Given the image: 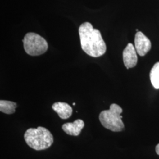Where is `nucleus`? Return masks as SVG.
I'll return each instance as SVG.
<instances>
[{
    "label": "nucleus",
    "mask_w": 159,
    "mask_h": 159,
    "mask_svg": "<svg viewBox=\"0 0 159 159\" xmlns=\"http://www.w3.org/2000/svg\"><path fill=\"white\" fill-rule=\"evenodd\" d=\"M134 44L137 52L140 56H144L150 50V40L141 31L137 32L134 38Z\"/></svg>",
    "instance_id": "obj_5"
},
{
    "label": "nucleus",
    "mask_w": 159,
    "mask_h": 159,
    "mask_svg": "<svg viewBox=\"0 0 159 159\" xmlns=\"http://www.w3.org/2000/svg\"><path fill=\"white\" fill-rule=\"evenodd\" d=\"M150 79L154 87L156 89H159V62L156 63L152 68Z\"/></svg>",
    "instance_id": "obj_10"
},
{
    "label": "nucleus",
    "mask_w": 159,
    "mask_h": 159,
    "mask_svg": "<svg viewBox=\"0 0 159 159\" xmlns=\"http://www.w3.org/2000/svg\"><path fill=\"white\" fill-rule=\"evenodd\" d=\"M137 51L134 46L129 43L123 52L124 64L127 69L133 68L136 66L137 63Z\"/></svg>",
    "instance_id": "obj_6"
},
{
    "label": "nucleus",
    "mask_w": 159,
    "mask_h": 159,
    "mask_svg": "<svg viewBox=\"0 0 159 159\" xmlns=\"http://www.w3.org/2000/svg\"><path fill=\"white\" fill-rule=\"evenodd\" d=\"M136 31L137 32H138V31H139V30H138V29H136Z\"/></svg>",
    "instance_id": "obj_12"
},
{
    "label": "nucleus",
    "mask_w": 159,
    "mask_h": 159,
    "mask_svg": "<svg viewBox=\"0 0 159 159\" xmlns=\"http://www.w3.org/2000/svg\"><path fill=\"white\" fill-rule=\"evenodd\" d=\"M16 107L17 103L16 102L7 100L0 101V111L4 113L7 114L14 113Z\"/></svg>",
    "instance_id": "obj_9"
},
{
    "label": "nucleus",
    "mask_w": 159,
    "mask_h": 159,
    "mask_svg": "<svg viewBox=\"0 0 159 159\" xmlns=\"http://www.w3.org/2000/svg\"><path fill=\"white\" fill-rule=\"evenodd\" d=\"M123 110L116 104L110 105V109L104 110L99 115L100 123L105 128L112 131H121L125 128L121 114Z\"/></svg>",
    "instance_id": "obj_3"
},
{
    "label": "nucleus",
    "mask_w": 159,
    "mask_h": 159,
    "mask_svg": "<svg viewBox=\"0 0 159 159\" xmlns=\"http://www.w3.org/2000/svg\"><path fill=\"white\" fill-rule=\"evenodd\" d=\"M156 152L157 154L159 155V143L156 147Z\"/></svg>",
    "instance_id": "obj_11"
},
{
    "label": "nucleus",
    "mask_w": 159,
    "mask_h": 159,
    "mask_svg": "<svg viewBox=\"0 0 159 159\" xmlns=\"http://www.w3.org/2000/svg\"><path fill=\"white\" fill-rule=\"evenodd\" d=\"M73 105H74V106H75V102H74V103H73Z\"/></svg>",
    "instance_id": "obj_13"
},
{
    "label": "nucleus",
    "mask_w": 159,
    "mask_h": 159,
    "mask_svg": "<svg viewBox=\"0 0 159 159\" xmlns=\"http://www.w3.org/2000/svg\"><path fill=\"white\" fill-rule=\"evenodd\" d=\"M84 127V123L82 120H75L73 123H67L62 126L64 131L68 135L77 136Z\"/></svg>",
    "instance_id": "obj_7"
},
{
    "label": "nucleus",
    "mask_w": 159,
    "mask_h": 159,
    "mask_svg": "<svg viewBox=\"0 0 159 159\" xmlns=\"http://www.w3.org/2000/svg\"><path fill=\"white\" fill-rule=\"evenodd\" d=\"M24 139L30 148L35 150H43L50 148L54 142L51 132L43 127L31 128L25 131Z\"/></svg>",
    "instance_id": "obj_2"
},
{
    "label": "nucleus",
    "mask_w": 159,
    "mask_h": 159,
    "mask_svg": "<svg viewBox=\"0 0 159 159\" xmlns=\"http://www.w3.org/2000/svg\"><path fill=\"white\" fill-rule=\"evenodd\" d=\"M24 50L30 56H38L48 50V43L43 37L34 33L25 34L23 40Z\"/></svg>",
    "instance_id": "obj_4"
},
{
    "label": "nucleus",
    "mask_w": 159,
    "mask_h": 159,
    "mask_svg": "<svg viewBox=\"0 0 159 159\" xmlns=\"http://www.w3.org/2000/svg\"><path fill=\"white\" fill-rule=\"evenodd\" d=\"M52 108L62 119H67L73 113V108L66 102H55L52 106Z\"/></svg>",
    "instance_id": "obj_8"
},
{
    "label": "nucleus",
    "mask_w": 159,
    "mask_h": 159,
    "mask_svg": "<svg viewBox=\"0 0 159 159\" xmlns=\"http://www.w3.org/2000/svg\"><path fill=\"white\" fill-rule=\"evenodd\" d=\"M79 33L81 48L87 54L93 57H100L104 54L107 50L106 44L100 31L94 29L91 23L82 24Z\"/></svg>",
    "instance_id": "obj_1"
}]
</instances>
